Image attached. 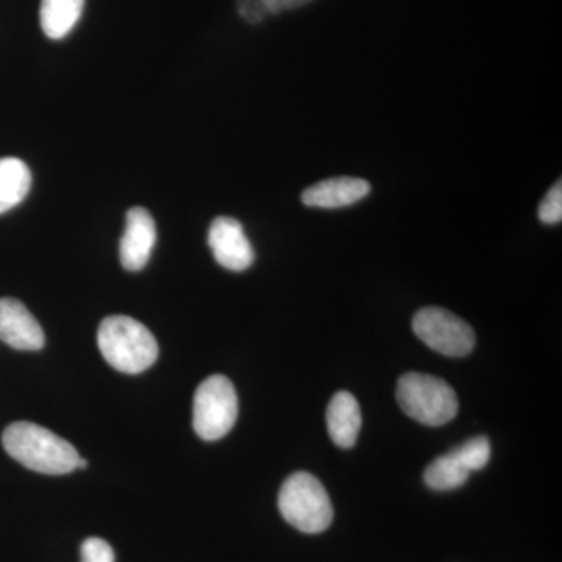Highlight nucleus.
Wrapping results in <instances>:
<instances>
[{"instance_id": "f257e3e1", "label": "nucleus", "mask_w": 562, "mask_h": 562, "mask_svg": "<svg viewBox=\"0 0 562 562\" xmlns=\"http://www.w3.org/2000/svg\"><path fill=\"white\" fill-rule=\"evenodd\" d=\"M3 449L31 471L65 475L76 471L79 453L72 443L32 422H14L2 435Z\"/></svg>"}, {"instance_id": "f03ea898", "label": "nucleus", "mask_w": 562, "mask_h": 562, "mask_svg": "<svg viewBox=\"0 0 562 562\" xmlns=\"http://www.w3.org/2000/svg\"><path fill=\"white\" fill-rule=\"evenodd\" d=\"M99 349L111 368L135 375L157 361L158 344L149 328L128 316H110L98 333Z\"/></svg>"}, {"instance_id": "7ed1b4c3", "label": "nucleus", "mask_w": 562, "mask_h": 562, "mask_svg": "<svg viewBox=\"0 0 562 562\" xmlns=\"http://www.w3.org/2000/svg\"><path fill=\"white\" fill-rule=\"evenodd\" d=\"M279 509L291 527L306 535L327 530L333 522V506L324 484L308 472L288 476L279 494Z\"/></svg>"}, {"instance_id": "20e7f679", "label": "nucleus", "mask_w": 562, "mask_h": 562, "mask_svg": "<svg viewBox=\"0 0 562 562\" xmlns=\"http://www.w3.org/2000/svg\"><path fill=\"white\" fill-rule=\"evenodd\" d=\"M397 402L406 416L430 427L449 424L458 413L453 387L428 373L402 375L397 383Z\"/></svg>"}, {"instance_id": "39448f33", "label": "nucleus", "mask_w": 562, "mask_h": 562, "mask_svg": "<svg viewBox=\"0 0 562 562\" xmlns=\"http://www.w3.org/2000/svg\"><path fill=\"white\" fill-rule=\"evenodd\" d=\"M238 419V395L227 376L216 373L199 384L192 405V425L203 441H217Z\"/></svg>"}, {"instance_id": "423d86ee", "label": "nucleus", "mask_w": 562, "mask_h": 562, "mask_svg": "<svg viewBox=\"0 0 562 562\" xmlns=\"http://www.w3.org/2000/svg\"><path fill=\"white\" fill-rule=\"evenodd\" d=\"M413 330L422 342L446 357H465L475 347V331L449 310L428 306L416 313Z\"/></svg>"}, {"instance_id": "0eeeda50", "label": "nucleus", "mask_w": 562, "mask_h": 562, "mask_svg": "<svg viewBox=\"0 0 562 562\" xmlns=\"http://www.w3.org/2000/svg\"><path fill=\"white\" fill-rule=\"evenodd\" d=\"M209 246L214 260L228 271L243 272L254 265V247L244 232L241 222L233 217L221 216L211 222Z\"/></svg>"}, {"instance_id": "6e6552de", "label": "nucleus", "mask_w": 562, "mask_h": 562, "mask_svg": "<svg viewBox=\"0 0 562 562\" xmlns=\"http://www.w3.org/2000/svg\"><path fill=\"white\" fill-rule=\"evenodd\" d=\"M157 243V227L154 217L143 206L127 211L125 231L120 243L122 268L128 272H138L146 268Z\"/></svg>"}, {"instance_id": "1a4fd4ad", "label": "nucleus", "mask_w": 562, "mask_h": 562, "mask_svg": "<svg viewBox=\"0 0 562 562\" xmlns=\"http://www.w3.org/2000/svg\"><path fill=\"white\" fill-rule=\"evenodd\" d=\"M0 339L16 350L36 351L46 344L43 328L24 303L0 299Z\"/></svg>"}, {"instance_id": "9d476101", "label": "nucleus", "mask_w": 562, "mask_h": 562, "mask_svg": "<svg viewBox=\"0 0 562 562\" xmlns=\"http://www.w3.org/2000/svg\"><path fill=\"white\" fill-rule=\"evenodd\" d=\"M371 192V183L355 177L319 181L303 191L302 202L313 209L335 210L355 205Z\"/></svg>"}, {"instance_id": "9b49d317", "label": "nucleus", "mask_w": 562, "mask_h": 562, "mask_svg": "<svg viewBox=\"0 0 562 562\" xmlns=\"http://www.w3.org/2000/svg\"><path fill=\"white\" fill-rule=\"evenodd\" d=\"M327 427L331 441L341 449H351L357 442L361 409L360 403L350 392L341 391L333 395L327 408Z\"/></svg>"}, {"instance_id": "f8f14e48", "label": "nucleus", "mask_w": 562, "mask_h": 562, "mask_svg": "<svg viewBox=\"0 0 562 562\" xmlns=\"http://www.w3.org/2000/svg\"><path fill=\"white\" fill-rule=\"evenodd\" d=\"M83 7L85 0H41V29L47 38H66L79 22Z\"/></svg>"}, {"instance_id": "ddd939ff", "label": "nucleus", "mask_w": 562, "mask_h": 562, "mask_svg": "<svg viewBox=\"0 0 562 562\" xmlns=\"http://www.w3.org/2000/svg\"><path fill=\"white\" fill-rule=\"evenodd\" d=\"M32 188V172L20 158H0V214L20 205Z\"/></svg>"}, {"instance_id": "4468645a", "label": "nucleus", "mask_w": 562, "mask_h": 562, "mask_svg": "<svg viewBox=\"0 0 562 562\" xmlns=\"http://www.w3.org/2000/svg\"><path fill=\"white\" fill-rule=\"evenodd\" d=\"M469 476H471V472L454 457L452 450L431 461L424 473L427 486L439 492L458 490L468 482Z\"/></svg>"}, {"instance_id": "2eb2a0df", "label": "nucleus", "mask_w": 562, "mask_h": 562, "mask_svg": "<svg viewBox=\"0 0 562 562\" xmlns=\"http://www.w3.org/2000/svg\"><path fill=\"white\" fill-rule=\"evenodd\" d=\"M452 452L469 472L482 471L491 460V442L486 436H476L453 449Z\"/></svg>"}, {"instance_id": "dca6fc26", "label": "nucleus", "mask_w": 562, "mask_h": 562, "mask_svg": "<svg viewBox=\"0 0 562 562\" xmlns=\"http://www.w3.org/2000/svg\"><path fill=\"white\" fill-rule=\"evenodd\" d=\"M539 220L547 225L560 224L562 221V187L561 181L553 184L539 205Z\"/></svg>"}, {"instance_id": "f3484780", "label": "nucleus", "mask_w": 562, "mask_h": 562, "mask_svg": "<svg viewBox=\"0 0 562 562\" xmlns=\"http://www.w3.org/2000/svg\"><path fill=\"white\" fill-rule=\"evenodd\" d=\"M81 562H114V552L101 538H88L80 547Z\"/></svg>"}, {"instance_id": "a211bd4d", "label": "nucleus", "mask_w": 562, "mask_h": 562, "mask_svg": "<svg viewBox=\"0 0 562 562\" xmlns=\"http://www.w3.org/2000/svg\"><path fill=\"white\" fill-rule=\"evenodd\" d=\"M236 7H238L239 16L249 24H260L266 18L271 16L265 0H238Z\"/></svg>"}, {"instance_id": "6ab92c4d", "label": "nucleus", "mask_w": 562, "mask_h": 562, "mask_svg": "<svg viewBox=\"0 0 562 562\" xmlns=\"http://www.w3.org/2000/svg\"><path fill=\"white\" fill-rule=\"evenodd\" d=\"M268 5L269 13L280 14L283 11L301 9L303 5H308L313 0H265Z\"/></svg>"}, {"instance_id": "aec40b11", "label": "nucleus", "mask_w": 562, "mask_h": 562, "mask_svg": "<svg viewBox=\"0 0 562 562\" xmlns=\"http://www.w3.org/2000/svg\"><path fill=\"white\" fill-rule=\"evenodd\" d=\"M88 461L85 458H79V462H77V469H87Z\"/></svg>"}]
</instances>
